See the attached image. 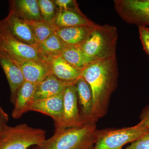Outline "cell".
Here are the masks:
<instances>
[{"label": "cell", "mask_w": 149, "mask_h": 149, "mask_svg": "<svg viewBox=\"0 0 149 149\" xmlns=\"http://www.w3.org/2000/svg\"><path fill=\"white\" fill-rule=\"evenodd\" d=\"M81 76L92 91L93 107L90 122L96 123L106 113L110 98L117 86L116 55L91 63L81 70Z\"/></svg>", "instance_id": "cell-1"}, {"label": "cell", "mask_w": 149, "mask_h": 149, "mask_svg": "<svg viewBox=\"0 0 149 149\" xmlns=\"http://www.w3.org/2000/svg\"><path fill=\"white\" fill-rule=\"evenodd\" d=\"M98 131L96 123L55 130L51 138L30 149H92Z\"/></svg>", "instance_id": "cell-2"}, {"label": "cell", "mask_w": 149, "mask_h": 149, "mask_svg": "<svg viewBox=\"0 0 149 149\" xmlns=\"http://www.w3.org/2000/svg\"><path fill=\"white\" fill-rule=\"evenodd\" d=\"M118 33L113 25L96 24L87 39L79 47L92 62L116 55Z\"/></svg>", "instance_id": "cell-3"}, {"label": "cell", "mask_w": 149, "mask_h": 149, "mask_svg": "<svg viewBox=\"0 0 149 149\" xmlns=\"http://www.w3.org/2000/svg\"><path fill=\"white\" fill-rule=\"evenodd\" d=\"M46 139V131L25 124L7 125L0 137V149H29Z\"/></svg>", "instance_id": "cell-4"}, {"label": "cell", "mask_w": 149, "mask_h": 149, "mask_svg": "<svg viewBox=\"0 0 149 149\" xmlns=\"http://www.w3.org/2000/svg\"><path fill=\"white\" fill-rule=\"evenodd\" d=\"M149 130L138 124L128 128L98 130L92 149H122L125 145L136 141Z\"/></svg>", "instance_id": "cell-5"}, {"label": "cell", "mask_w": 149, "mask_h": 149, "mask_svg": "<svg viewBox=\"0 0 149 149\" xmlns=\"http://www.w3.org/2000/svg\"><path fill=\"white\" fill-rule=\"evenodd\" d=\"M0 51L14 60L46 61L37 47L26 45L15 39L1 24Z\"/></svg>", "instance_id": "cell-6"}, {"label": "cell", "mask_w": 149, "mask_h": 149, "mask_svg": "<svg viewBox=\"0 0 149 149\" xmlns=\"http://www.w3.org/2000/svg\"><path fill=\"white\" fill-rule=\"evenodd\" d=\"M114 5L125 22L139 27L149 25V0H115Z\"/></svg>", "instance_id": "cell-7"}, {"label": "cell", "mask_w": 149, "mask_h": 149, "mask_svg": "<svg viewBox=\"0 0 149 149\" xmlns=\"http://www.w3.org/2000/svg\"><path fill=\"white\" fill-rule=\"evenodd\" d=\"M75 83L68 86L65 90L62 120L59 125L55 127V130L79 127L84 124L78 109V98Z\"/></svg>", "instance_id": "cell-8"}, {"label": "cell", "mask_w": 149, "mask_h": 149, "mask_svg": "<svg viewBox=\"0 0 149 149\" xmlns=\"http://www.w3.org/2000/svg\"><path fill=\"white\" fill-rule=\"evenodd\" d=\"M0 24L13 38L22 43L37 47V42L31 27L26 21L10 11Z\"/></svg>", "instance_id": "cell-9"}, {"label": "cell", "mask_w": 149, "mask_h": 149, "mask_svg": "<svg viewBox=\"0 0 149 149\" xmlns=\"http://www.w3.org/2000/svg\"><path fill=\"white\" fill-rule=\"evenodd\" d=\"M12 61L21 70L25 81L38 84L42 82L49 75H51L50 68L48 61Z\"/></svg>", "instance_id": "cell-10"}, {"label": "cell", "mask_w": 149, "mask_h": 149, "mask_svg": "<svg viewBox=\"0 0 149 149\" xmlns=\"http://www.w3.org/2000/svg\"><path fill=\"white\" fill-rule=\"evenodd\" d=\"M63 93L34 102L31 111L41 113L50 116L53 119L55 127L62 120L63 112Z\"/></svg>", "instance_id": "cell-11"}, {"label": "cell", "mask_w": 149, "mask_h": 149, "mask_svg": "<svg viewBox=\"0 0 149 149\" xmlns=\"http://www.w3.org/2000/svg\"><path fill=\"white\" fill-rule=\"evenodd\" d=\"M37 84L24 81L19 88L13 104L12 116L14 118H20L24 113L31 111L34 102V94Z\"/></svg>", "instance_id": "cell-12"}, {"label": "cell", "mask_w": 149, "mask_h": 149, "mask_svg": "<svg viewBox=\"0 0 149 149\" xmlns=\"http://www.w3.org/2000/svg\"><path fill=\"white\" fill-rule=\"evenodd\" d=\"M0 65L9 85L10 90L11 101L14 104L19 88L25 80L21 70L5 54L0 51Z\"/></svg>", "instance_id": "cell-13"}, {"label": "cell", "mask_w": 149, "mask_h": 149, "mask_svg": "<svg viewBox=\"0 0 149 149\" xmlns=\"http://www.w3.org/2000/svg\"><path fill=\"white\" fill-rule=\"evenodd\" d=\"M51 75L67 83H75L81 77V70L65 60L61 56L48 61Z\"/></svg>", "instance_id": "cell-14"}, {"label": "cell", "mask_w": 149, "mask_h": 149, "mask_svg": "<svg viewBox=\"0 0 149 149\" xmlns=\"http://www.w3.org/2000/svg\"><path fill=\"white\" fill-rule=\"evenodd\" d=\"M9 4L10 11L27 22L44 20L37 0H12Z\"/></svg>", "instance_id": "cell-15"}, {"label": "cell", "mask_w": 149, "mask_h": 149, "mask_svg": "<svg viewBox=\"0 0 149 149\" xmlns=\"http://www.w3.org/2000/svg\"><path fill=\"white\" fill-rule=\"evenodd\" d=\"M54 24L58 29L75 26H93L96 23L85 16L80 10L58 9Z\"/></svg>", "instance_id": "cell-16"}, {"label": "cell", "mask_w": 149, "mask_h": 149, "mask_svg": "<svg viewBox=\"0 0 149 149\" xmlns=\"http://www.w3.org/2000/svg\"><path fill=\"white\" fill-rule=\"evenodd\" d=\"M75 83L63 82L54 75H49L42 82L37 84L34 94V101L59 95L64 92L68 86Z\"/></svg>", "instance_id": "cell-17"}, {"label": "cell", "mask_w": 149, "mask_h": 149, "mask_svg": "<svg viewBox=\"0 0 149 149\" xmlns=\"http://www.w3.org/2000/svg\"><path fill=\"white\" fill-rule=\"evenodd\" d=\"M95 26L58 28L55 33L68 47H80L87 39L92 28Z\"/></svg>", "instance_id": "cell-18"}, {"label": "cell", "mask_w": 149, "mask_h": 149, "mask_svg": "<svg viewBox=\"0 0 149 149\" xmlns=\"http://www.w3.org/2000/svg\"><path fill=\"white\" fill-rule=\"evenodd\" d=\"M74 85L77 89V98L81 107L80 115L83 122L84 124L91 123L93 96L90 85L82 76Z\"/></svg>", "instance_id": "cell-19"}, {"label": "cell", "mask_w": 149, "mask_h": 149, "mask_svg": "<svg viewBox=\"0 0 149 149\" xmlns=\"http://www.w3.org/2000/svg\"><path fill=\"white\" fill-rule=\"evenodd\" d=\"M68 46L54 33L45 41L38 43L37 48L47 61L61 56Z\"/></svg>", "instance_id": "cell-20"}, {"label": "cell", "mask_w": 149, "mask_h": 149, "mask_svg": "<svg viewBox=\"0 0 149 149\" xmlns=\"http://www.w3.org/2000/svg\"><path fill=\"white\" fill-rule=\"evenodd\" d=\"M65 60L80 70L93 62L85 56L79 47H68L62 54Z\"/></svg>", "instance_id": "cell-21"}, {"label": "cell", "mask_w": 149, "mask_h": 149, "mask_svg": "<svg viewBox=\"0 0 149 149\" xmlns=\"http://www.w3.org/2000/svg\"><path fill=\"white\" fill-rule=\"evenodd\" d=\"M27 22L31 27L38 43L45 41L55 33L58 29L54 22L44 20Z\"/></svg>", "instance_id": "cell-22"}, {"label": "cell", "mask_w": 149, "mask_h": 149, "mask_svg": "<svg viewBox=\"0 0 149 149\" xmlns=\"http://www.w3.org/2000/svg\"><path fill=\"white\" fill-rule=\"evenodd\" d=\"M41 16L44 21L54 22L58 9L54 1L50 0H37Z\"/></svg>", "instance_id": "cell-23"}, {"label": "cell", "mask_w": 149, "mask_h": 149, "mask_svg": "<svg viewBox=\"0 0 149 149\" xmlns=\"http://www.w3.org/2000/svg\"><path fill=\"white\" fill-rule=\"evenodd\" d=\"M122 149H149V130L129 146Z\"/></svg>", "instance_id": "cell-24"}, {"label": "cell", "mask_w": 149, "mask_h": 149, "mask_svg": "<svg viewBox=\"0 0 149 149\" xmlns=\"http://www.w3.org/2000/svg\"><path fill=\"white\" fill-rule=\"evenodd\" d=\"M139 29L143 49L149 57V29L146 26H139Z\"/></svg>", "instance_id": "cell-25"}, {"label": "cell", "mask_w": 149, "mask_h": 149, "mask_svg": "<svg viewBox=\"0 0 149 149\" xmlns=\"http://www.w3.org/2000/svg\"><path fill=\"white\" fill-rule=\"evenodd\" d=\"M58 9L63 10H80L77 2L73 0H55L54 1Z\"/></svg>", "instance_id": "cell-26"}, {"label": "cell", "mask_w": 149, "mask_h": 149, "mask_svg": "<svg viewBox=\"0 0 149 149\" xmlns=\"http://www.w3.org/2000/svg\"><path fill=\"white\" fill-rule=\"evenodd\" d=\"M138 124L145 129H149V106L142 112L141 121Z\"/></svg>", "instance_id": "cell-27"}, {"label": "cell", "mask_w": 149, "mask_h": 149, "mask_svg": "<svg viewBox=\"0 0 149 149\" xmlns=\"http://www.w3.org/2000/svg\"><path fill=\"white\" fill-rule=\"evenodd\" d=\"M8 119V114L0 107V137L7 125Z\"/></svg>", "instance_id": "cell-28"}]
</instances>
